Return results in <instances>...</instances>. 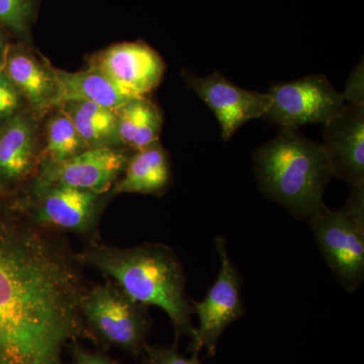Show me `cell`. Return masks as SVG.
Wrapping results in <instances>:
<instances>
[{"instance_id":"obj_1","label":"cell","mask_w":364,"mask_h":364,"mask_svg":"<svg viewBox=\"0 0 364 364\" xmlns=\"http://www.w3.org/2000/svg\"><path fill=\"white\" fill-rule=\"evenodd\" d=\"M82 287L35 226L0 213V364H63L85 336Z\"/></svg>"},{"instance_id":"obj_2","label":"cell","mask_w":364,"mask_h":364,"mask_svg":"<svg viewBox=\"0 0 364 364\" xmlns=\"http://www.w3.org/2000/svg\"><path fill=\"white\" fill-rule=\"evenodd\" d=\"M78 260L109 277L136 303L164 311L177 337L188 335L193 339V308L186 294V274L171 248L156 243L131 248L92 243L79 254Z\"/></svg>"},{"instance_id":"obj_3","label":"cell","mask_w":364,"mask_h":364,"mask_svg":"<svg viewBox=\"0 0 364 364\" xmlns=\"http://www.w3.org/2000/svg\"><path fill=\"white\" fill-rule=\"evenodd\" d=\"M254 170L262 193L296 219L308 221L321 208L333 177L322 144L296 129L280 128L273 140L254 153Z\"/></svg>"},{"instance_id":"obj_4","label":"cell","mask_w":364,"mask_h":364,"mask_svg":"<svg viewBox=\"0 0 364 364\" xmlns=\"http://www.w3.org/2000/svg\"><path fill=\"white\" fill-rule=\"evenodd\" d=\"M320 252L345 291L364 282V184L351 186L339 210L322 207L309 220Z\"/></svg>"},{"instance_id":"obj_5","label":"cell","mask_w":364,"mask_h":364,"mask_svg":"<svg viewBox=\"0 0 364 364\" xmlns=\"http://www.w3.org/2000/svg\"><path fill=\"white\" fill-rule=\"evenodd\" d=\"M81 314L90 332L102 343L134 355L144 354L150 328L146 306L112 280L83 293Z\"/></svg>"},{"instance_id":"obj_6","label":"cell","mask_w":364,"mask_h":364,"mask_svg":"<svg viewBox=\"0 0 364 364\" xmlns=\"http://www.w3.org/2000/svg\"><path fill=\"white\" fill-rule=\"evenodd\" d=\"M267 93L270 105L262 119L280 128L298 130L304 124H326L346 107L343 93L321 74L279 83Z\"/></svg>"},{"instance_id":"obj_7","label":"cell","mask_w":364,"mask_h":364,"mask_svg":"<svg viewBox=\"0 0 364 364\" xmlns=\"http://www.w3.org/2000/svg\"><path fill=\"white\" fill-rule=\"evenodd\" d=\"M215 244L221 262L219 274L203 301H191L193 314L198 318L191 350L198 355L205 348L210 356H214L223 333L245 314L240 275L230 259L226 241L217 237Z\"/></svg>"},{"instance_id":"obj_8","label":"cell","mask_w":364,"mask_h":364,"mask_svg":"<svg viewBox=\"0 0 364 364\" xmlns=\"http://www.w3.org/2000/svg\"><path fill=\"white\" fill-rule=\"evenodd\" d=\"M182 75L189 90L195 91L214 112L221 127L223 140H230L248 122L262 119L269 107L268 93L239 87L220 72L205 77L186 71Z\"/></svg>"},{"instance_id":"obj_9","label":"cell","mask_w":364,"mask_h":364,"mask_svg":"<svg viewBox=\"0 0 364 364\" xmlns=\"http://www.w3.org/2000/svg\"><path fill=\"white\" fill-rule=\"evenodd\" d=\"M90 68L104 73L133 97H147L161 83L165 63L146 43H119L98 52Z\"/></svg>"},{"instance_id":"obj_10","label":"cell","mask_w":364,"mask_h":364,"mask_svg":"<svg viewBox=\"0 0 364 364\" xmlns=\"http://www.w3.org/2000/svg\"><path fill=\"white\" fill-rule=\"evenodd\" d=\"M129 155L114 147L86 149L58 164H43L40 181L105 195L124 172Z\"/></svg>"},{"instance_id":"obj_11","label":"cell","mask_w":364,"mask_h":364,"mask_svg":"<svg viewBox=\"0 0 364 364\" xmlns=\"http://www.w3.org/2000/svg\"><path fill=\"white\" fill-rule=\"evenodd\" d=\"M36 193V222L73 232H87L95 227L104 196L44 181H39Z\"/></svg>"},{"instance_id":"obj_12","label":"cell","mask_w":364,"mask_h":364,"mask_svg":"<svg viewBox=\"0 0 364 364\" xmlns=\"http://www.w3.org/2000/svg\"><path fill=\"white\" fill-rule=\"evenodd\" d=\"M323 147L333 176L356 186L364 184V105H346L324 124Z\"/></svg>"},{"instance_id":"obj_13","label":"cell","mask_w":364,"mask_h":364,"mask_svg":"<svg viewBox=\"0 0 364 364\" xmlns=\"http://www.w3.org/2000/svg\"><path fill=\"white\" fill-rule=\"evenodd\" d=\"M36 129L25 114L2 123L0 128V188H7L25 179L32 172L36 159Z\"/></svg>"},{"instance_id":"obj_14","label":"cell","mask_w":364,"mask_h":364,"mask_svg":"<svg viewBox=\"0 0 364 364\" xmlns=\"http://www.w3.org/2000/svg\"><path fill=\"white\" fill-rule=\"evenodd\" d=\"M4 72L23 100L33 109L42 111L56 105L52 66L41 62L26 48H9Z\"/></svg>"},{"instance_id":"obj_15","label":"cell","mask_w":364,"mask_h":364,"mask_svg":"<svg viewBox=\"0 0 364 364\" xmlns=\"http://www.w3.org/2000/svg\"><path fill=\"white\" fill-rule=\"evenodd\" d=\"M56 85V105L68 102H88L117 112L133 100L111 79L97 69L67 72L52 67Z\"/></svg>"},{"instance_id":"obj_16","label":"cell","mask_w":364,"mask_h":364,"mask_svg":"<svg viewBox=\"0 0 364 364\" xmlns=\"http://www.w3.org/2000/svg\"><path fill=\"white\" fill-rule=\"evenodd\" d=\"M124 171L123 178L112 188V195H161L171 181L168 154L159 141L136 151L129 159Z\"/></svg>"},{"instance_id":"obj_17","label":"cell","mask_w":364,"mask_h":364,"mask_svg":"<svg viewBox=\"0 0 364 364\" xmlns=\"http://www.w3.org/2000/svg\"><path fill=\"white\" fill-rule=\"evenodd\" d=\"M116 114L119 144L136 152L159 141L162 114L157 105L147 97L129 100Z\"/></svg>"},{"instance_id":"obj_18","label":"cell","mask_w":364,"mask_h":364,"mask_svg":"<svg viewBox=\"0 0 364 364\" xmlns=\"http://www.w3.org/2000/svg\"><path fill=\"white\" fill-rule=\"evenodd\" d=\"M60 105L61 111L70 117L87 149L119 144L116 112L88 102H68Z\"/></svg>"},{"instance_id":"obj_19","label":"cell","mask_w":364,"mask_h":364,"mask_svg":"<svg viewBox=\"0 0 364 364\" xmlns=\"http://www.w3.org/2000/svg\"><path fill=\"white\" fill-rule=\"evenodd\" d=\"M87 149L65 112L60 111L49 119L46 128L45 163L58 164Z\"/></svg>"},{"instance_id":"obj_20","label":"cell","mask_w":364,"mask_h":364,"mask_svg":"<svg viewBox=\"0 0 364 364\" xmlns=\"http://www.w3.org/2000/svg\"><path fill=\"white\" fill-rule=\"evenodd\" d=\"M41 0H0V26L18 39L31 40Z\"/></svg>"},{"instance_id":"obj_21","label":"cell","mask_w":364,"mask_h":364,"mask_svg":"<svg viewBox=\"0 0 364 364\" xmlns=\"http://www.w3.org/2000/svg\"><path fill=\"white\" fill-rule=\"evenodd\" d=\"M23 98L4 71L0 72V122L4 123L20 112Z\"/></svg>"},{"instance_id":"obj_22","label":"cell","mask_w":364,"mask_h":364,"mask_svg":"<svg viewBox=\"0 0 364 364\" xmlns=\"http://www.w3.org/2000/svg\"><path fill=\"white\" fill-rule=\"evenodd\" d=\"M146 364H202L198 354L186 358L177 351L176 346H150L147 345L144 351Z\"/></svg>"},{"instance_id":"obj_23","label":"cell","mask_w":364,"mask_h":364,"mask_svg":"<svg viewBox=\"0 0 364 364\" xmlns=\"http://www.w3.org/2000/svg\"><path fill=\"white\" fill-rule=\"evenodd\" d=\"M345 102L349 104L364 105L363 102V63L356 66L347 81L343 92Z\"/></svg>"},{"instance_id":"obj_24","label":"cell","mask_w":364,"mask_h":364,"mask_svg":"<svg viewBox=\"0 0 364 364\" xmlns=\"http://www.w3.org/2000/svg\"><path fill=\"white\" fill-rule=\"evenodd\" d=\"M74 364H119L100 352H90L76 346L73 350Z\"/></svg>"},{"instance_id":"obj_25","label":"cell","mask_w":364,"mask_h":364,"mask_svg":"<svg viewBox=\"0 0 364 364\" xmlns=\"http://www.w3.org/2000/svg\"><path fill=\"white\" fill-rule=\"evenodd\" d=\"M9 48L11 46L7 40L6 31L0 26V72L4 71Z\"/></svg>"}]
</instances>
